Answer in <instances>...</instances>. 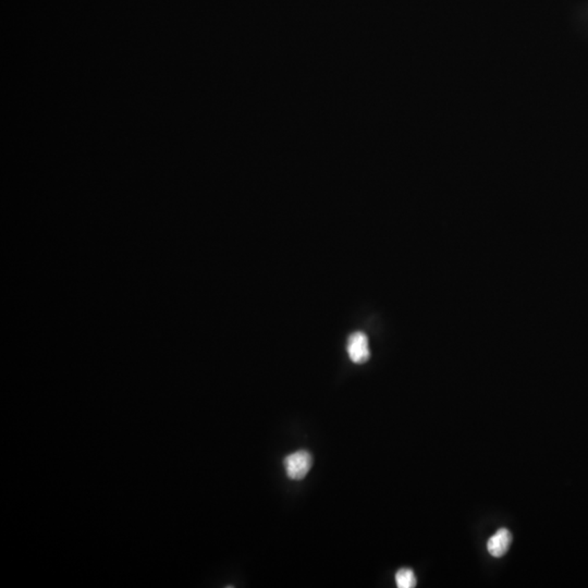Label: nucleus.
I'll list each match as a JSON object with an SVG mask.
<instances>
[{"instance_id": "7ed1b4c3", "label": "nucleus", "mask_w": 588, "mask_h": 588, "mask_svg": "<svg viewBox=\"0 0 588 588\" xmlns=\"http://www.w3.org/2000/svg\"><path fill=\"white\" fill-rule=\"evenodd\" d=\"M512 544V535L507 528H500L487 541V551L492 557L501 558Z\"/></svg>"}, {"instance_id": "f03ea898", "label": "nucleus", "mask_w": 588, "mask_h": 588, "mask_svg": "<svg viewBox=\"0 0 588 588\" xmlns=\"http://www.w3.org/2000/svg\"><path fill=\"white\" fill-rule=\"evenodd\" d=\"M346 351H348V358L353 363L363 364L369 361L371 351H369V339L367 335L361 331L352 333L348 339Z\"/></svg>"}, {"instance_id": "20e7f679", "label": "nucleus", "mask_w": 588, "mask_h": 588, "mask_svg": "<svg viewBox=\"0 0 588 588\" xmlns=\"http://www.w3.org/2000/svg\"><path fill=\"white\" fill-rule=\"evenodd\" d=\"M396 583L399 588H413L417 586V576L411 569H401L396 572Z\"/></svg>"}, {"instance_id": "f257e3e1", "label": "nucleus", "mask_w": 588, "mask_h": 588, "mask_svg": "<svg viewBox=\"0 0 588 588\" xmlns=\"http://www.w3.org/2000/svg\"><path fill=\"white\" fill-rule=\"evenodd\" d=\"M283 464H285L287 476L290 480H303L311 471L313 457L310 452L300 450L285 457L283 460Z\"/></svg>"}]
</instances>
